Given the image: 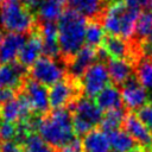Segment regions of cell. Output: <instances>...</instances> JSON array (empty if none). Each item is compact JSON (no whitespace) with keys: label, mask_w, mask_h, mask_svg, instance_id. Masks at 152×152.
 Returning <instances> with one entry per match:
<instances>
[{"label":"cell","mask_w":152,"mask_h":152,"mask_svg":"<svg viewBox=\"0 0 152 152\" xmlns=\"http://www.w3.org/2000/svg\"><path fill=\"white\" fill-rule=\"evenodd\" d=\"M125 131L141 146L152 145V134L135 114H127L124 120Z\"/></svg>","instance_id":"obj_14"},{"label":"cell","mask_w":152,"mask_h":152,"mask_svg":"<svg viewBox=\"0 0 152 152\" xmlns=\"http://www.w3.org/2000/svg\"><path fill=\"white\" fill-rule=\"evenodd\" d=\"M21 142L23 152H55V148L37 133L30 132Z\"/></svg>","instance_id":"obj_25"},{"label":"cell","mask_w":152,"mask_h":152,"mask_svg":"<svg viewBox=\"0 0 152 152\" xmlns=\"http://www.w3.org/2000/svg\"><path fill=\"white\" fill-rule=\"evenodd\" d=\"M139 7H145V8L152 7V0H139Z\"/></svg>","instance_id":"obj_37"},{"label":"cell","mask_w":152,"mask_h":152,"mask_svg":"<svg viewBox=\"0 0 152 152\" xmlns=\"http://www.w3.org/2000/svg\"><path fill=\"white\" fill-rule=\"evenodd\" d=\"M151 104H152V97H151Z\"/></svg>","instance_id":"obj_42"},{"label":"cell","mask_w":152,"mask_h":152,"mask_svg":"<svg viewBox=\"0 0 152 152\" xmlns=\"http://www.w3.org/2000/svg\"><path fill=\"white\" fill-rule=\"evenodd\" d=\"M30 125L52 147H62L75 138L71 113L66 108L53 109L48 116L30 121Z\"/></svg>","instance_id":"obj_1"},{"label":"cell","mask_w":152,"mask_h":152,"mask_svg":"<svg viewBox=\"0 0 152 152\" xmlns=\"http://www.w3.org/2000/svg\"><path fill=\"white\" fill-rule=\"evenodd\" d=\"M122 1H124V4L127 5V6L139 8V0H121V2H122Z\"/></svg>","instance_id":"obj_36"},{"label":"cell","mask_w":152,"mask_h":152,"mask_svg":"<svg viewBox=\"0 0 152 152\" xmlns=\"http://www.w3.org/2000/svg\"><path fill=\"white\" fill-rule=\"evenodd\" d=\"M144 50H145V52L147 55H152V32L146 38V43L144 45Z\"/></svg>","instance_id":"obj_35"},{"label":"cell","mask_w":152,"mask_h":152,"mask_svg":"<svg viewBox=\"0 0 152 152\" xmlns=\"http://www.w3.org/2000/svg\"><path fill=\"white\" fill-rule=\"evenodd\" d=\"M71 106L74 112L72 125L76 134L86 135L93 131L95 126L101 124L103 118L102 110L89 97H81L71 103Z\"/></svg>","instance_id":"obj_5"},{"label":"cell","mask_w":152,"mask_h":152,"mask_svg":"<svg viewBox=\"0 0 152 152\" xmlns=\"http://www.w3.org/2000/svg\"><path fill=\"white\" fill-rule=\"evenodd\" d=\"M39 36L43 42V52L48 57H57L61 53L58 45V30L57 25L51 21H44L40 26Z\"/></svg>","instance_id":"obj_15"},{"label":"cell","mask_w":152,"mask_h":152,"mask_svg":"<svg viewBox=\"0 0 152 152\" xmlns=\"http://www.w3.org/2000/svg\"><path fill=\"white\" fill-rule=\"evenodd\" d=\"M97 52L95 50V48L91 46H83L82 49H80L74 56L71 62L69 63V69L70 72L74 77H80L83 75V72L93 64L95 63Z\"/></svg>","instance_id":"obj_17"},{"label":"cell","mask_w":152,"mask_h":152,"mask_svg":"<svg viewBox=\"0 0 152 152\" xmlns=\"http://www.w3.org/2000/svg\"><path fill=\"white\" fill-rule=\"evenodd\" d=\"M106 134L108 137L112 152H131L135 150V141L126 131L115 129Z\"/></svg>","instance_id":"obj_23"},{"label":"cell","mask_w":152,"mask_h":152,"mask_svg":"<svg viewBox=\"0 0 152 152\" xmlns=\"http://www.w3.org/2000/svg\"><path fill=\"white\" fill-rule=\"evenodd\" d=\"M121 99L122 103L129 109H140L142 106L146 104L148 100L147 89H145L138 80L129 78L122 86L121 90Z\"/></svg>","instance_id":"obj_10"},{"label":"cell","mask_w":152,"mask_h":152,"mask_svg":"<svg viewBox=\"0 0 152 152\" xmlns=\"http://www.w3.org/2000/svg\"><path fill=\"white\" fill-rule=\"evenodd\" d=\"M69 4L71 10L84 18H94L101 12L103 0H69Z\"/></svg>","instance_id":"obj_24"},{"label":"cell","mask_w":152,"mask_h":152,"mask_svg":"<svg viewBox=\"0 0 152 152\" xmlns=\"http://www.w3.org/2000/svg\"><path fill=\"white\" fill-rule=\"evenodd\" d=\"M103 51L110 58H119V59H127L131 53V48L126 39L116 36L106 37L103 43Z\"/></svg>","instance_id":"obj_20"},{"label":"cell","mask_w":152,"mask_h":152,"mask_svg":"<svg viewBox=\"0 0 152 152\" xmlns=\"http://www.w3.org/2000/svg\"><path fill=\"white\" fill-rule=\"evenodd\" d=\"M65 0H42L37 6V12L43 21L58 20L63 14Z\"/></svg>","instance_id":"obj_22"},{"label":"cell","mask_w":152,"mask_h":152,"mask_svg":"<svg viewBox=\"0 0 152 152\" xmlns=\"http://www.w3.org/2000/svg\"><path fill=\"white\" fill-rule=\"evenodd\" d=\"M125 112L120 108V109H113V110H109L107 112L103 118H102V121H101V128L103 132L108 133V132H112V131H115V129H119V127L124 124V120H125Z\"/></svg>","instance_id":"obj_27"},{"label":"cell","mask_w":152,"mask_h":152,"mask_svg":"<svg viewBox=\"0 0 152 152\" xmlns=\"http://www.w3.org/2000/svg\"><path fill=\"white\" fill-rule=\"evenodd\" d=\"M43 53V42L39 33L31 34L24 43L18 59L19 63L24 66H32Z\"/></svg>","instance_id":"obj_13"},{"label":"cell","mask_w":152,"mask_h":152,"mask_svg":"<svg viewBox=\"0 0 152 152\" xmlns=\"http://www.w3.org/2000/svg\"><path fill=\"white\" fill-rule=\"evenodd\" d=\"M104 38H106L104 37V28L100 23L93 20V21L87 24L84 39H86V43L88 46L96 48L103 43Z\"/></svg>","instance_id":"obj_26"},{"label":"cell","mask_w":152,"mask_h":152,"mask_svg":"<svg viewBox=\"0 0 152 152\" xmlns=\"http://www.w3.org/2000/svg\"><path fill=\"white\" fill-rule=\"evenodd\" d=\"M82 88L87 97H95L100 91L109 86V74L107 65L102 62L93 63L81 76Z\"/></svg>","instance_id":"obj_7"},{"label":"cell","mask_w":152,"mask_h":152,"mask_svg":"<svg viewBox=\"0 0 152 152\" xmlns=\"http://www.w3.org/2000/svg\"><path fill=\"white\" fill-rule=\"evenodd\" d=\"M30 74L32 80L44 86L51 87L63 80L65 75V68L56 58L43 56L31 66Z\"/></svg>","instance_id":"obj_6"},{"label":"cell","mask_w":152,"mask_h":152,"mask_svg":"<svg viewBox=\"0 0 152 152\" xmlns=\"http://www.w3.org/2000/svg\"><path fill=\"white\" fill-rule=\"evenodd\" d=\"M131 152H141V151H139V150H133V151H131Z\"/></svg>","instance_id":"obj_41"},{"label":"cell","mask_w":152,"mask_h":152,"mask_svg":"<svg viewBox=\"0 0 152 152\" xmlns=\"http://www.w3.org/2000/svg\"><path fill=\"white\" fill-rule=\"evenodd\" d=\"M110 80L116 84H124L129 78H132L133 68L127 59L110 58L106 64Z\"/></svg>","instance_id":"obj_18"},{"label":"cell","mask_w":152,"mask_h":152,"mask_svg":"<svg viewBox=\"0 0 152 152\" xmlns=\"http://www.w3.org/2000/svg\"><path fill=\"white\" fill-rule=\"evenodd\" d=\"M25 74V66L18 63L0 65V89H17L21 86Z\"/></svg>","instance_id":"obj_16"},{"label":"cell","mask_w":152,"mask_h":152,"mask_svg":"<svg viewBox=\"0 0 152 152\" xmlns=\"http://www.w3.org/2000/svg\"><path fill=\"white\" fill-rule=\"evenodd\" d=\"M82 146H83L82 141L78 138H74L71 141L59 147L58 152H82Z\"/></svg>","instance_id":"obj_32"},{"label":"cell","mask_w":152,"mask_h":152,"mask_svg":"<svg viewBox=\"0 0 152 152\" xmlns=\"http://www.w3.org/2000/svg\"><path fill=\"white\" fill-rule=\"evenodd\" d=\"M95 103L101 110L120 109L122 106L121 91L114 86H108L95 96Z\"/></svg>","instance_id":"obj_19"},{"label":"cell","mask_w":152,"mask_h":152,"mask_svg":"<svg viewBox=\"0 0 152 152\" xmlns=\"http://www.w3.org/2000/svg\"><path fill=\"white\" fill-rule=\"evenodd\" d=\"M137 80L147 90H152V58L146 57L137 66Z\"/></svg>","instance_id":"obj_28"},{"label":"cell","mask_w":152,"mask_h":152,"mask_svg":"<svg viewBox=\"0 0 152 152\" xmlns=\"http://www.w3.org/2000/svg\"><path fill=\"white\" fill-rule=\"evenodd\" d=\"M139 15V8L127 6L124 2H115L106 10L102 17V26L110 36L128 39L135 33Z\"/></svg>","instance_id":"obj_3"},{"label":"cell","mask_w":152,"mask_h":152,"mask_svg":"<svg viewBox=\"0 0 152 152\" xmlns=\"http://www.w3.org/2000/svg\"><path fill=\"white\" fill-rule=\"evenodd\" d=\"M87 20L74 10L64 11L58 19V45L61 53L65 57H72L86 43Z\"/></svg>","instance_id":"obj_2"},{"label":"cell","mask_w":152,"mask_h":152,"mask_svg":"<svg viewBox=\"0 0 152 152\" xmlns=\"http://www.w3.org/2000/svg\"><path fill=\"white\" fill-rule=\"evenodd\" d=\"M6 1H7V0H0V6H1V5H2V4H5V2H6Z\"/></svg>","instance_id":"obj_39"},{"label":"cell","mask_w":152,"mask_h":152,"mask_svg":"<svg viewBox=\"0 0 152 152\" xmlns=\"http://www.w3.org/2000/svg\"><path fill=\"white\" fill-rule=\"evenodd\" d=\"M151 32H152V11H145L138 18L135 33L139 38H147V36Z\"/></svg>","instance_id":"obj_29"},{"label":"cell","mask_w":152,"mask_h":152,"mask_svg":"<svg viewBox=\"0 0 152 152\" xmlns=\"http://www.w3.org/2000/svg\"><path fill=\"white\" fill-rule=\"evenodd\" d=\"M14 97H15V90L14 89H10V88L0 89V106L13 100Z\"/></svg>","instance_id":"obj_34"},{"label":"cell","mask_w":152,"mask_h":152,"mask_svg":"<svg viewBox=\"0 0 152 152\" xmlns=\"http://www.w3.org/2000/svg\"><path fill=\"white\" fill-rule=\"evenodd\" d=\"M82 144L86 152H112L108 137L103 131H90L84 135Z\"/></svg>","instance_id":"obj_21"},{"label":"cell","mask_w":152,"mask_h":152,"mask_svg":"<svg viewBox=\"0 0 152 152\" xmlns=\"http://www.w3.org/2000/svg\"><path fill=\"white\" fill-rule=\"evenodd\" d=\"M20 2H23L24 5H30V6H38V4L42 0H19Z\"/></svg>","instance_id":"obj_38"},{"label":"cell","mask_w":152,"mask_h":152,"mask_svg":"<svg viewBox=\"0 0 152 152\" xmlns=\"http://www.w3.org/2000/svg\"><path fill=\"white\" fill-rule=\"evenodd\" d=\"M2 37H4V36H2V34H1V32H0V44H1V40H2Z\"/></svg>","instance_id":"obj_40"},{"label":"cell","mask_w":152,"mask_h":152,"mask_svg":"<svg viewBox=\"0 0 152 152\" xmlns=\"http://www.w3.org/2000/svg\"><path fill=\"white\" fill-rule=\"evenodd\" d=\"M31 107L25 99V96L14 97L13 100L0 106V118L8 122H21L28 119L31 113Z\"/></svg>","instance_id":"obj_11"},{"label":"cell","mask_w":152,"mask_h":152,"mask_svg":"<svg viewBox=\"0 0 152 152\" xmlns=\"http://www.w3.org/2000/svg\"><path fill=\"white\" fill-rule=\"evenodd\" d=\"M18 135V125L8 121H1L0 122V139L2 141L13 140Z\"/></svg>","instance_id":"obj_30"},{"label":"cell","mask_w":152,"mask_h":152,"mask_svg":"<svg viewBox=\"0 0 152 152\" xmlns=\"http://www.w3.org/2000/svg\"><path fill=\"white\" fill-rule=\"evenodd\" d=\"M137 116L140 119V121L146 126V128L152 134V104H145L140 109H138Z\"/></svg>","instance_id":"obj_31"},{"label":"cell","mask_w":152,"mask_h":152,"mask_svg":"<svg viewBox=\"0 0 152 152\" xmlns=\"http://www.w3.org/2000/svg\"><path fill=\"white\" fill-rule=\"evenodd\" d=\"M0 152H23V147L14 140L2 141L0 145Z\"/></svg>","instance_id":"obj_33"},{"label":"cell","mask_w":152,"mask_h":152,"mask_svg":"<svg viewBox=\"0 0 152 152\" xmlns=\"http://www.w3.org/2000/svg\"><path fill=\"white\" fill-rule=\"evenodd\" d=\"M0 25L12 33L24 34L34 25V17L19 0H7L0 6Z\"/></svg>","instance_id":"obj_4"},{"label":"cell","mask_w":152,"mask_h":152,"mask_svg":"<svg viewBox=\"0 0 152 152\" xmlns=\"http://www.w3.org/2000/svg\"><path fill=\"white\" fill-rule=\"evenodd\" d=\"M25 40L24 34L20 33L8 32L5 34L0 44V62L2 64L13 63L18 58Z\"/></svg>","instance_id":"obj_12"},{"label":"cell","mask_w":152,"mask_h":152,"mask_svg":"<svg viewBox=\"0 0 152 152\" xmlns=\"http://www.w3.org/2000/svg\"><path fill=\"white\" fill-rule=\"evenodd\" d=\"M25 99L27 100L31 110L38 114H44L49 110L50 108V102H49V90L45 88L44 84L30 80L25 83Z\"/></svg>","instance_id":"obj_8"},{"label":"cell","mask_w":152,"mask_h":152,"mask_svg":"<svg viewBox=\"0 0 152 152\" xmlns=\"http://www.w3.org/2000/svg\"><path fill=\"white\" fill-rule=\"evenodd\" d=\"M76 95L77 87L68 80H62L51 86L49 89L50 107L53 109L65 108L66 104L72 103V100L76 97Z\"/></svg>","instance_id":"obj_9"}]
</instances>
